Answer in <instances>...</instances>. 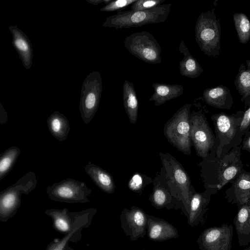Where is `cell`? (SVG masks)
Returning <instances> with one entry per match:
<instances>
[{
    "mask_svg": "<svg viewBox=\"0 0 250 250\" xmlns=\"http://www.w3.org/2000/svg\"><path fill=\"white\" fill-rule=\"evenodd\" d=\"M171 4H163L141 11H121L106 18L102 25L105 27L121 29L140 27L147 24L165 22L167 19Z\"/></svg>",
    "mask_w": 250,
    "mask_h": 250,
    "instance_id": "cell-1",
    "label": "cell"
},
{
    "mask_svg": "<svg viewBox=\"0 0 250 250\" xmlns=\"http://www.w3.org/2000/svg\"><path fill=\"white\" fill-rule=\"evenodd\" d=\"M36 173L28 171L15 183L0 192V221L6 222L14 216L21 205V195L28 194L36 187Z\"/></svg>",
    "mask_w": 250,
    "mask_h": 250,
    "instance_id": "cell-2",
    "label": "cell"
},
{
    "mask_svg": "<svg viewBox=\"0 0 250 250\" xmlns=\"http://www.w3.org/2000/svg\"><path fill=\"white\" fill-rule=\"evenodd\" d=\"M197 43L206 55L216 57L220 54L221 27L213 11L202 12L195 26Z\"/></svg>",
    "mask_w": 250,
    "mask_h": 250,
    "instance_id": "cell-3",
    "label": "cell"
},
{
    "mask_svg": "<svg viewBox=\"0 0 250 250\" xmlns=\"http://www.w3.org/2000/svg\"><path fill=\"white\" fill-rule=\"evenodd\" d=\"M191 104L181 107L167 122L164 134L168 142L179 150L188 155L191 152L190 110Z\"/></svg>",
    "mask_w": 250,
    "mask_h": 250,
    "instance_id": "cell-4",
    "label": "cell"
},
{
    "mask_svg": "<svg viewBox=\"0 0 250 250\" xmlns=\"http://www.w3.org/2000/svg\"><path fill=\"white\" fill-rule=\"evenodd\" d=\"M124 45L134 56L150 64L162 62L161 47L153 35L143 31L127 36Z\"/></svg>",
    "mask_w": 250,
    "mask_h": 250,
    "instance_id": "cell-5",
    "label": "cell"
},
{
    "mask_svg": "<svg viewBox=\"0 0 250 250\" xmlns=\"http://www.w3.org/2000/svg\"><path fill=\"white\" fill-rule=\"evenodd\" d=\"M100 71L94 70L87 75L82 84L79 110L82 120L88 124L98 110L102 92Z\"/></svg>",
    "mask_w": 250,
    "mask_h": 250,
    "instance_id": "cell-6",
    "label": "cell"
},
{
    "mask_svg": "<svg viewBox=\"0 0 250 250\" xmlns=\"http://www.w3.org/2000/svg\"><path fill=\"white\" fill-rule=\"evenodd\" d=\"M46 192L48 198L55 202L86 203L90 202L92 190L83 182L68 178L48 186Z\"/></svg>",
    "mask_w": 250,
    "mask_h": 250,
    "instance_id": "cell-7",
    "label": "cell"
},
{
    "mask_svg": "<svg viewBox=\"0 0 250 250\" xmlns=\"http://www.w3.org/2000/svg\"><path fill=\"white\" fill-rule=\"evenodd\" d=\"M244 112L237 111L231 115L221 113L212 115L211 119L215 127L219 143L216 150V155L221 158L225 153H228L234 143L236 135L239 134V126Z\"/></svg>",
    "mask_w": 250,
    "mask_h": 250,
    "instance_id": "cell-8",
    "label": "cell"
},
{
    "mask_svg": "<svg viewBox=\"0 0 250 250\" xmlns=\"http://www.w3.org/2000/svg\"><path fill=\"white\" fill-rule=\"evenodd\" d=\"M190 136L197 154L206 158L214 145V138L205 116L194 112L190 116Z\"/></svg>",
    "mask_w": 250,
    "mask_h": 250,
    "instance_id": "cell-9",
    "label": "cell"
},
{
    "mask_svg": "<svg viewBox=\"0 0 250 250\" xmlns=\"http://www.w3.org/2000/svg\"><path fill=\"white\" fill-rule=\"evenodd\" d=\"M97 210L89 208L77 212H70L67 208L48 209L44 212L52 220L53 226L65 235L72 232L84 222L92 220Z\"/></svg>",
    "mask_w": 250,
    "mask_h": 250,
    "instance_id": "cell-10",
    "label": "cell"
},
{
    "mask_svg": "<svg viewBox=\"0 0 250 250\" xmlns=\"http://www.w3.org/2000/svg\"><path fill=\"white\" fill-rule=\"evenodd\" d=\"M231 225L205 229L198 237L197 242L200 250H231L233 231Z\"/></svg>",
    "mask_w": 250,
    "mask_h": 250,
    "instance_id": "cell-11",
    "label": "cell"
},
{
    "mask_svg": "<svg viewBox=\"0 0 250 250\" xmlns=\"http://www.w3.org/2000/svg\"><path fill=\"white\" fill-rule=\"evenodd\" d=\"M160 157L169 179L181 192L183 203L188 213L193 194L189 177L174 158L170 155L167 157L166 154L161 153Z\"/></svg>",
    "mask_w": 250,
    "mask_h": 250,
    "instance_id": "cell-12",
    "label": "cell"
},
{
    "mask_svg": "<svg viewBox=\"0 0 250 250\" xmlns=\"http://www.w3.org/2000/svg\"><path fill=\"white\" fill-rule=\"evenodd\" d=\"M120 221L122 229L131 241L144 238L147 232V214L138 207L132 206L130 209H124Z\"/></svg>",
    "mask_w": 250,
    "mask_h": 250,
    "instance_id": "cell-13",
    "label": "cell"
},
{
    "mask_svg": "<svg viewBox=\"0 0 250 250\" xmlns=\"http://www.w3.org/2000/svg\"><path fill=\"white\" fill-rule=\"evenodd\" d=\"M240 149L241 147L235 146L220 160L219 166L217 168V189H220L228 183L233 180L242 171L243 165L240 160Z\"/></svg>",
    "mask_w": 250,
    "mask_h": 250,
    "instance_id": "cell-14",
    "label": "cell"
},
{
    "mask_svg": "<svg viewBox=\"0 0 250 250\" xmlns=\"http://www.w3.org/2000/svg\"><path fill=\"white\" fill-rule=\"evenodd\" d=\"M226 198L229 203L239 208L248 204L250 200V173L242 170L233 180L231 188L226 191Z\"/></svg>",
    "mask_w": 250,
    "mask_h": 250,
    "instance_id": "cell-15",
    "label": "cell"
},
{
    "mask_svg": "<svg viewBox=\"0 0 250 250\" xmlns=\"http://www.w3.org/2000/svg\"><path fill=\"white\" fill-rule=\"evenodd\" d=\"M147 234L149 240L162 242L179 237L176 228L165 219L147 214Z\"/></svg>",
    "mask_w": 250,
    "mask_h": 250,
    "instance_id": "cell-16",
    "label": "cell"
},
{
    "mask_svg": "<svg viewBox=\"0 0 250 250\" xmlns=\"http://www.w3.org/2000/svg\"><path fill=\"white\" fill-rule=\"evenodd\" d=\"M8 29L12 36V44L17 51L23 66L29 69L32 64L33 48L27 35L17 26H9Z\"/></svg>",
    "mask_w": 250,
    "mask_h": 250,
    "instance_id": "cell-17",
    "label": "cell"
},
{
    "mask_svg": "<svg viewBox=\"0 0 250 250\" xmlns=\"http://www.w3.org/2000/svg\"><path fill=\"white\" fill-rule=\"evenodd\" d=\"M210 192H207L193 194L188 215V224L190 227L197 226L203 220L210 201Z\"/></svg>",
    "mask_w": 250,
    "mask_h": 250,
    "instance_id": "cell-18",
    "label": "cell"
},
{
    "mask_svg": "<svg viewBox=\"0 0 250 250\" xmlns=\"http://www.w3.org/2000/svg\"><path fill=\"white\" fill-rule=\"evenodd\" d=\"M203 95L207 104L216 108L229 109L232 105L233 98L230 91L223 85L206 88Z\"/></svg>",
    "mask_w": 250,
    "mask_h": 250,
    "instance_id": "cell-19",
    "label": "cell"
},
{
    "mask_svg": "<svg viewBox=\"0 0 250 250\" xmlns=\"http://www.w3.org/2000/svg\"><path fill=\"white\" fill-rule=\"evenodd\" d=\"M234 224L240 247L248 246L250 243V205L246 204L239 208Z\"/></svg>",
    "mask_w": 250,
    "mask_h": 250,
    "instance_id": "cell-20",
    "label": "cell"
},
{
    "mask_svg": "<svg viewBox=\"0 0 250 250\" xmlns=\"http://www.w3.org/2000/svg\"><path fill=\"white\" fill-rule=\"evenodd\" d=\"M84 169L93 182L102 191L108 194L114 193L115 185L110 173L91 162L84 167Z\"/></svg>",
    "mask_w": 250,
    "mask_h": 250,
    "instance_id": "cell-21",
    "label": "cell"
},
{
    "mask_svg": "<svg viewBox=\"0 0 250 250\" xmlns=\"http://www.w3.org/2000/svg\"><path fill=\"white\" fill-rule=\"evenodd\" d=\"M179 50L184 55L183 59L179 62L181 75L192 79L198 77L204 72V69L190 53L184 41L180 42Z\"/></svg>",
    "mask_w": 250,
    "mask_h": 250,
    "instance_id": "cell-22",
    "label": "cell"
},
{
    "mask_svg": "<svg viewBox=\"0 0 250 250\" xmlns=\"http://www.w3.org/2000/svg\"><path fill=\"white\" fill-rule=\"evenodd\" d=\"M154 93L149 99L154 102L155 106L160 105L166 102L179 97L183 93L184 88L181 85L154 83L152 84Z\"/></svg>",
    "mask_w": 250,
    "mask_h": 250,
    "instance_id": "cell-23",
    "label": "cell"
},
{
    "mask_svg": "<svg viewBox=\"0 0 250 250\" xmlns=\"http://www.w3.org/2000/svg\"><path fill=\"white\" fill-rule=\"evenodd\" d=\"M47 128L51 135L60 142L65 140L70 130L67 118L59 111H54L47 119Z\"/></svg>",
    "mask_w": 250,
    "mask_h": 250,
    "instance_id": "cell-24",
    "label": "cell"
},
{
    "mask_svg": "<svg viewBox=\"0 0 250 250\" xmlns=\"http://www.w3.org/2000/svg\"><path fill=\"white\" fill-rule=\"evenodd\" d=\"M236 89L245 106H250V60L242 63L234 81Z\"/></svg>",
    "mask_w": 250,
    "mask_h": 250,
    "instance_id": "cell-25",
    "label": "cell"
},
{
    "mask_svg": "<svg viewBox=\"0 0 250 250\" xmlns=\"http://www.w3.org/2000/svg\"><path fill=\"white\" fill-rule=\"evenodd\" d=\"M123 103L130 122L134 124L137 120L139 105L136 90L132 82H124L123 88Z\"/></svg>",
    "mask_w": 250,
    "mask_h": 250,
    "instance_id": "cell-26",
    "label": "cell"
},
{
    "mask_svg": "<svg viewBox=\"0 0 250 250\" xmlns=\"http://www.w3.org/2000/svg\"><path fill=\"white\" fill-rule=\"evenodd\" d=\"M92 220L84 222L76 227L72 232L65 235L61 239H55L47 247L46 250H62L68 244V242L76 243L82 238V231L83 229L88 228Z\"/></svg>",
    "mask_w": 250,
    "mask_h": 250,
    "instance_id": "cell-27",
    "label": "cell"
},
{
    "mask_svg": "<svg viewBox=\"0 0 250 250\" xmlns=\"http://www.w3.org/2000/svg\"><path fill=\"white\" fill-rule=\"evenodd\" d=\"M21 153L17 146L9 147L0 156V181L12 170Z\"/></svg>",
    "mask_w": 250,
    "mask_h": 250,
    "instance_id": "cell-28",
    "label": "cell"
},
{
    "mask_svg": "<svg viewBox=\"0 0 250 250\" xmlns=\"http://www.w3.org/2000/svg\"><path fill=\"white\" fill-rule=\"evenodd\" d=\"M233 21L240 42L246 44L250 40V21L243 13L233 15Z\"/></svg>",
    "mask_w": 250,
    "mask_h": 250,
    "instance_id": "cell-29",
    "label": "cell"
},
{
    "mask_svg": "<svg viewBox=\"0 0 250 250\" xmlns=\"http://www.w3.org/2000/svg\"><path fill=\"white\" fill-rule=\"evenodd\" d=\"M171 199V194L166 189L157 186L154 188L149 200L154 207L157 209H161L167 207Z\"/></svg>",
    "mask_w": 250,
    "mask_h": 250,
    "instance_id": "cell-30",
    "label": "cell"
},
{
    "mask_svg": "<svg viewBox=\"0 0 250 250\" xmlns=\"http://www.w3.org/2000/svg\"><path fill=\"white\" fill-rule=\"evenodd\" d=\"M136 0H112L105 4L101 9V12H112L118 10L121 11L127 6L132 4Z\"/></svg>",
    "mask_w": 250,
    "mask_h": 250,
    "instance_id": "cell-31",
    "label": "cell"
},
{
    "mask_svg": "<svg viewBox=\"0 0 250 250\" xmlns=\"http://www.w3.org/2000/svg\"><path fill=\"white\" fill-rule=\"evenodd\" d=\"M166 0H136L131 6L133 11L145 10L161 5Z\"/></svg>",
    "mask_w": 250,
    "mask_h": 250,
    "instance_id": "cell-32",
    "label": "cell"
},
{
    "mask_svg": "<svg viewBox=\"0 0 250 250\" xmlns=\"http://www.w3.org/2000/svg\"><path fill=\"white\" fill-rule=\"evenodd\" d=\"M250 127V106L243 113L239 126V134L242 136L249 131Z\"/></svg>",
    "mask_w": 250,
    "mask_h": 250,
    "instance_id": "cell-33",
    "label": "cell"
},
{
    "mask_svg": "<svg viewBox=\"0 0 250 250\" xmlns=\"http://www.w3.org/2000/svg\"><path fill=\"white\" fill-rule=\"evenodd\" d=\"M142 186L143 179L139 174H134L129 181L128 187L131 190L139 191Z\"/></svg>",
    "mask_w": 250,
    "mask_h": 250,
    "instance_id": "cell-34",
    "label": "cell"
},
{
    "mask_svg": "<svg viewBox=\"0 0 250 250\" xmlns=\"http://www.w3.org/2000/svg\"><path fill=\"white\" fill-rule=\"evenodd\" d=\"M8 120V114L2 106L1 103L0 104V123L1 125L6 124Z\"/></svg>",
    "mask_w": 250,
    "mask_h": 250,
    "instance_id": "cell-35",
    "label": "cell"
},
{
    "mask_svg": "<svg viewBox=\"0 0 250 250\" xmlns=\"http://www.w3.org/2000/svg\"><path fill=\"white\" fill-rule=\"evenodd\" d=\"M242 149L250 152V132L245 134L243 141Z\"/></svg>",
    "mask_w": 250,
    "mask_h": 250,
    "instance_id": "cell-36",
    "label": "cell"
},
{
    "mask_svg": "<svg viewBox=\"0 0 250 250\" xmlns=\"http://www.w3.org/2000/svg\"><path fill=\"white\" fill-rule=\"evenodd\" d=\"M111 1L112 0H86L87 2L94 5H98L102 2L107 4Z\"/></svg>",
    "mask_w": 250,
    "mask_h": 250,
    "instance_id": "cell-37",
    "label": "cell"
},
{
    "mask_svg": "<svg viewBox=\"0 0 250 250\" xmlns=\"http://www.w3.org/2000/svg\"><path fill=\"white\" fill-rule=\"evenodd\" d=\"M62 250H75L67 244Z\"/></svg>",
    "mask_w": 250,
    "mask_h": 250,
    "instance_id": "cell-38",
    "label": "cell"
},
{
    "mask_svg": "<svg viewBox=\"0 0 250 250\" xmlns=\"http://www.w3.org/2000/svg\"><path fill=\"white\" fill-rule=\"evenodd\" d=\"M244 250H250V246L245 249Z\"/></svg>",
    "mask_w": 250,
    "mask_h": 250,
    "instance_id": "cell-39",
    "label": "cell"
},
{
    "mask_svg": "<svg viewBox=\"0 0 250 250\" xmlns=\"http://www.w3.org/2000/svg\"><path fill=\"white\" fill-rule=\"evenodd\" d=\"M248 204H249V205H250V201H249V203H248Z\"/></svg>",
    "mask_w": 250,
    "mask_h": 250,
    "instance_id": "cell-40",
    "label": "cell"
}]
</instances>
